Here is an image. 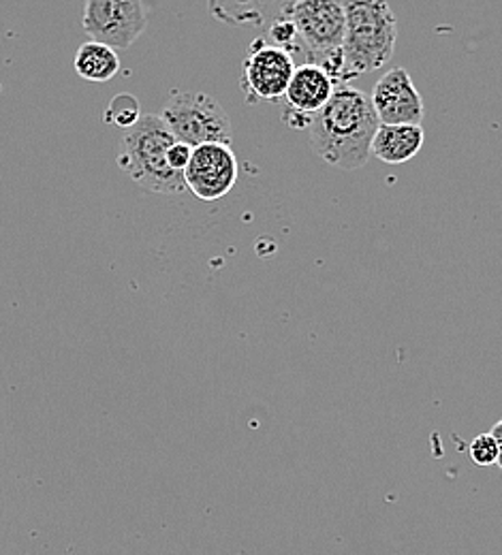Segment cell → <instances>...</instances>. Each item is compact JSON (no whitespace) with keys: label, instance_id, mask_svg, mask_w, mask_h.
I'll return each instance as SVG.
<instances>
[{"label":"cell","instance_id":"cell-8","mask_svg":"<svg viewBox=\"0 0 502 555\" xmlns=\"http://www.w3.org/2000/svg\"><path fill=\"white\" fill-rule=\"evenodd\" d=\"M240 165L231 143H202L184 169L186 189L202 202H216L237 184Z\"/></svg>","mask_w":502,"mask_h":555},{"label":"cell","instance_id":"cell-7","mask_svg":"<svg viewBox=\"0 0 502 555\" xmlns=\"http://www.w3.org/2000/svg\"><path fill=\"white\" fill-rule=\"evenodd\" d=\"M81 26L92 41L129 50L147 26L142 0H86Z\"/></svg>","mask_w":502,"mask_h":555},{"label":"cell","instance_id":"cell-1","mask_svg":"<svg viewBox=\"0 0 502 555\" xmlns=\"http://www.w3.org/2000/svg\"><path fill=\"white\" fill-rule=\"evenodd\" d=\"M378 127L372 99L349 83H340L312 118L308 138L314 154L327 165L356 171L372 156V139Z\"/></svg>","mask_w":502,"mask_h":555},{"label":"cell","instance_id":"cell-19","mask_svg":"<svg viewBox=\"0 0 502 555\" xmlns=\"http://www.w3.org/2000/svg\"><path fill=\"white\" fill-rule=\"evenodd\" d=\"M492 434H494V438H497V442H499V447H501V460H499V466L502 468V421H499V423L492 427Z\"/></svg>","mask_w":502,"mask_h":555},{"label":"cell","instance_id":"cell-3","mask_svg":"<svg viewBox=\"0 0 502 555\" xmlns=\"http://www.w3.org/2000/svg\"><path fill=\"white\" fill-rule=\"evenodd\" d=\"M347 13L343 83L383 69L398 43V20L387 0H343Z\"/></svg>","mask_w":502,"mask_h":555},{"label":"cell","instance_id":"cell-16","mask_svg":"<svg viewBox=\"0 0 502 555\" xmlns=\"http://www.w3.org/2000/svg\"><path fill=\"white\" fill-rule=\"evenodd\" d=\"M268 37L274 46L279 48H285L291 54L293 52H304L301 50V43H299V35H297V28L293 24L291 17H279L274 20L270 26H268Z\"/></svg>","mask_w":502,"mask_h":555},{"label":"cell","instance_id":"cell-15","mask_svg":"<svg viewBox=\"0 0 502 555\" xmlns=\"http://www.w3.org/2000/svg\"><path fill=\"white\" fill-rule=\"evenodd\" d=\"M471 460L477 466H497L501 460V447L494 438V434H479L473 442H471Z\"/></svg>","mask_w":502,"mask_h":555},{"label":"cell","instance_id":"cell-2","mask_svg":"<svg viewBox=\"0 0 502 555\" xmlns=\"http://www.w3.org/2000/svg\"><path fill=\"white\" fill-rule=\"evenodd\" d=\"M176 141L160 114H145L120 138L118 167L147 193H186L184 173L167 163V150Z\"/></svg>","mask_w":502,"mask_h":555},{"label":"cell","instance_id":"cell-14","mask_svg":"<svg viewBox=\"0 0 502 555\" xmlns=\"http://www.w3.org/2000/svg\"><path fill=\"white\" fill-rule=\"evenodd\" d=\"M142 118L140 114V103L133 94H118L110 101L105 114H103V120L107 125H116L120 129H129L133 127L138 120Z\"/></svg>","mask_w":502,"mask_h":555},{"label":"cell","instance_id":"cell-17","mask_svg":"<svg viewBox=\"0 0 502 555\" xmlns=\"http://www.w3.org/2000/svg\"><path fill=\"white\" fill-rule=\"evenodd\" d=\"M191 156H193V145H189V143H184V141H173L171 147L167 150V163H169V167L176 169V171H182V173H184V169H186Z\"/></svg>","mask_w":502,"mask_h":555},{"label":"cell","instance_id":"cell-12","mask_svg":"<svg viewBox=\"0 0 502 555\" xmlns=\"http://www.w3.org/2000/svg\"><path fill=\"white\" fill-rule=\"evenodd\" d=\"M75 70L81 79L103 83L118 75L120 70V59L118 52L112 46H105L101 41H88L79 46L75 54Z\"/></svg>","mask_w":502,"mask_h":555},{"label":"cell","instance_id":"cell-18","mask_svg":"<svg viewBox=\"0 0 502 555\" xmlns=\"http://www.w3.org/2000/svg\"><path fill=\"white\" fill-rule=\"evenodd\" d=\"M295 0H270V9H272V22L279 20V17H285L287 15L288 7L293 4Z\"/></svg>","mask_w":502,"mask_h":555},{"label":"cell","instance_id":"cell-4","mask_svg":"<svg viewBox=\"0 0 502 555\" xmlns=\"http://www.w3.org/2000/svg\"><path fill=\"white\" fill-rule=\"evenodd\" d=\"M291 17L306 63H314L327 70L336 83H343L345 67V35H347V13L343 0H295L288 7Z\"/></svg>","mask_w":502,"mask_h":555},{"label":"cell","instance_id":"cell-20","mask_svg":"<svg viewBox=\"0 0 502 555\" xmlns=\"http://www.w3.org/2000/svg\"><path fill=\"white\" fill-rule=\"evenodd\" d=\"M0 90H2V86H0Z\"/></svg>","mask_w":502,"mask_h":555},{"label":"cell","instance_id":"cell-9","mask_svg":"<svg viewBox=\"0 0 502 555\" xmlns=\"http://www.w3.org/2000/svg\"><path fill=\"white\" fill-rule=\"evenodd\" d=\"M336 79L314 63H301L285 92L283 120L291 129H308L312 118L325 107L336 90Z\"/></svg>","mask_w":502,"mask_h":555},{"label":"cell","instance_id":"cell-13","mask_svg":"<svg viewBox=\"0 0 502 555\" xmlns=\"http://www.w3.org/2000/svg\"><path fill=\"white\" fill-rule=\"evenodd\" d=\"M215 20L227 26H270V0H208Z\"/></svg>","mask_w":502,"mask_h":555},{"label":"cell","instance_id":"cell-5","mask_svg":"<svg viewBox=\"0 0 502 555\" xmlns=\"http://www.w3.org/2000/svg\"><path fill=\"white\" fill-rule=\"evenodd\" d=\"M160 118L176 141L193 147L202 143H231L233 129L227 112L206 92L171 90L163 103Z\"/></svg>","mask_w":502,"mask_h":555},{"label":"cell","instance_id":"cell-10","mask_svg":"<svg viewBox=\"0 0 502 555\" xmlns=\"http://www.w3.org/2000/svg\"><path fill=\"white\" fill-rule=\"evenodd\" d=\"M370 99L381 125H422L424 120V99L402 67L387 70L374 83Z\"/></svg>","mask_w":502,"mask_h":555},{"label":"cell","instance_id":"cell-6","mask_svg":"<svg viewBox=\"0 0 502 555\" xmlns=\"http://www.w3.org/2000/svg\"><path fill=\"white\" fill-rule=\"evenodd\" d=\"M295 69L297 65L288 50L268 43L263 37L255 39L248 48L240 79L246 103H279L285 99Z\"/></svg>","mask_w":502,"mask_h":555},{"label":"cell","instance_id":"cell-11","mask_svg":"<svg viewBox=\"0 0 502 555\" xmlns=\"http://www.w3.org/2000/svg\"><path fill=\"white\" fill-rule=\"evenodd\" d=\"M424 139L422 125H381L372 139V156L387 165H402L422 152Z\"/></svg>","mask_w":502,"mask_h":555}]
</instances>
